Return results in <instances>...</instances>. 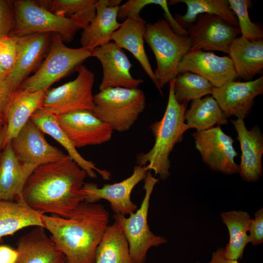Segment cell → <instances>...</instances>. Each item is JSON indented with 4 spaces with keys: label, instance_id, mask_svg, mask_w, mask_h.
Here are the masks:
<instances>
[{
    "label": "cell",
    "instance_id": "cell-1",
    "mask_svg": "<svg viewBox=\"0 0 263 263\" xmlns=\"http://www.w3.org/2000/svg\"><path fill=\"white\" fill-rule=\"evenodd\" d=\"M86 172L67 155L37 166L27 179L21 194L25 203L41 214L68 218L86 199Z\"/></svg>",
    "mask_w": 263,
    "mask_h": 263
},
{
    "label": "cell",
    "instance_id": "cell-2",
    "mask_svg": "<svg viewBox=\"0 0 263 263\" xmlns=\"http://www.w3.org/2000/svg\"><path fill=\"white\" fill-rule=\"evenodd\" d=\"M109 213L99 203L82 202L68 218L42 215L44 228L66 263H95V254L109 225Z\"/></svg>",
    "mask_w": 263,
    "mask_h": 263
},
{
    "label": "cell",
    "instance_id": "cell-3",
    "mask_svg": "<svg viewBox=\"0 0 263 263\" xmlns=\"http://www.w3.org/2000/svg\"><path fill=\"white\" fill-rule=\"evenodd\" d=\"M188 102H179L173 92V79L169 82L168 102L164 114L160 121L152 123L150 128L154 137L152 148L146 153L136 156L137 165H146L148 171L166 180L170 175L169 155L175 145L181 142L188 130L184 114Z\"/></svg>",
    "mask_w": 263,
    "mask_h": 263
},
{
    "label": "cell",
    "instance_id": "cell-4",
    "mask_svg": "<svg viewBox=\"0 0 263 263\" xmlns=\"http://www.w3.org/2000/svg\"><path fill=\"white\" fill-rule=\"evenodd\" d=\"M144 40L152 50L157 63L154 72L160 89L176 76L178 66L189 51L188 36H181L171 29L165 19L147 23Z\"/></svg>",
    "mask_w": 263,
    "mask_h": 263
},
{
    "label": "cell",
    "instance_id": "cell-5",
    "mask_svg": "<svg viewBox=\"0 0 263 263\" xmlns=\"http://www.w3.org/2000/svg\"><path fill=\"white\" fill-rule=\"evenodd\" d=\"M93 113L113 131L126 132L146 106L144 92L138 88H108L94 95Z\"/></svg>",
    "mask_w": 263,
    "mask_h": 263
},
{
    "label": "cell",
    "instance_id": "cell-6",
    "mask_svg": "<svg viewBox=\"0 0 263 263\" xmlns=\"http://www.w3.org/2000/svg\"><path fill=\"white\" fill-rule=\"evenodd\" d=\"M92 50L66 46L60 36L52 34L48 52L35 74L25 79L19 88L30 92L46 91L53 84L68 75L88 58Z\"/></svg>",
    "mask_w": 263,
    "mask_h": 263
},
{
    "label": "cell",
    "instance_id": "cell-7",
    "mask_svg": "<svg viewBox=\"0 0 263 263\" xmlns=\"http://www.w3.org/2000/svg\"><path fill=\"white\" fill-rule=\"evenodd\" d=\"M14 22L10 35L19 37L36 33H56L63 42L71 41L83 29L76 20L56 15L32 0H14Z\"/></svg>",
    "mask_w": 263,
    "mask_h": 263
},
{
    "label": "cell",
    "instance_id": "cell-8",
    "mask_svg": "<svg viewBox=\"0 0 263 263\" xmlns=\"http://www.w3.org/2000/svg\"><path fill=\"white\" fill-rule=\"evenodd\" d=\"M144 197L140 207L129 217L114 214L113 217L121 227L128 242L130 254L133 263H145L149 249L152 246L164 244L167 240L157 236L150 229L148 215L151 195L159 179L148 171L144 179Z\"/></svg>",
    "mask_w": 263,
    "mask_h": 263
},
{
    "label": "cell",
    "instance_id": "cell-9",
    "mask_svg": "<svg viewBox=\"0 0 263 263\" xmlns=\"http://www.w3.org/2000/svg\"><path fill=\"white\" fill-rule=\"evenodd\" d=\"M76 70L74 80L46 91L41 108L56 116L77 110L93 111L94 75L83 65Z\"/></svg>",
    "mask_w": 263,
    "mask_h": 263
},
{
    "label": "cell",
    "instance_id": "cell-10",
    "mask_svg": "<svg viewBox=\"0 0 263 263\" xmlns=\"http://www.w3.org/2000/svg\"><path fill=\"white\" fill-rule=\"evenodd\" d=\"M186 31L191 43L189 51H217L226 54L240 33L239 27L217 15L208 14L198 15Z\"/></svg>",
    "mask_w": 263,
    "mask_h": 263
},
{
    "label": "cell",
    "instance_id": "cell-11",
    "mask_svg": "<svg viewBox=\"0 0 263 263\" xmlns=\"http://www.w3.org/2000/svg\"><path fill=\"white\" fill-rule=\"evenodd\" d=\"M195 147L203 162L213 170L225 174L238 173L239 165L234 161L238 155L232 138L220 126L192 134Z\"/></svg>",
    "mask_w": 263,
    "mask_h": 263
},
{
    "label": "cell",
    "instance_id": "cell-12",
    "mask_svg": "<svg viewBox=\"0 0 263 263\" xmlns=\"http://www.w3.org/2000/svg\"><path fill=\"white\" fill-rule=\"evenodd\" d=\"M56 116L76 149L105 143L112 136V129L92 111L77 110Z\"/></svg>",
    "mask_w": 263,
    "mask_h": 263
},
{
    "label": "cell",
    "instance_id": "cell-13",
    "mask_svg": "<svg viewBox=\"0 0 263 263\" xmlns=\"http://www.w3.org/2000/svg\"><path fill=\"white\" fill-rule=\"evenodd\" d=\"M146 165H136L132 174L125 180L102 188L92 183H85L83 190L86 194L85 201L95 203L101 199L109 201L114 214L130 215L137 209V206L131 200L133 188L144 179L148 171Z\"/></svg>",
    "mask_w": 263,
    "mask_h": 263
},
{
    "label": "cell",
    "instance_id": "cell-14",
    "mask_svg": "<svg viewBox=\"0 0 263 263\" xmlns=\"http://www.w3.org/2000/svg\"><path fill=\"white\" fill-rule=\"evenodd\" d=\"M11 142L20 162L36 167L61 160L67 155L49 144L43 132L30 119Z\"/></svg>",
    "mask_w": 263,
    "mask_h": 263
},
{
    "label": "cell",
    "instance_id": "cell-15",
    "mask_svg": "<svg viewBox=\"0 0 263 263\" xmlns=\"http://www.w3.org/2000/svg\"><path fill=\"white\" fill-rule=\"evenodd\" d=\"M91 56L97 58L103 68V78L99 91L114 87L138 88L144 82L131 74L132 67L122 49L114 42L109 43L92 50Z\"/></svg>",
    "mask_w": 263,
    "mask_h": 263
},
{
    "label": "cell",
    "instance_id": "cell-16",
    "mask_svg": "<svg viewBox=\"0 0 263 263\" xmlns=\"http://www.w3.org/2000/svg\"><path fill=\"white\" fill-rule=\"evenodd\" d=\"M190 72L207 79L214 87L222 86L238 77L229 56L195 50L188 51L179 63L177 75Z\"/></svg>",
    "mask_w": 263,
    "mask_h": 263
},
{
    "label": "cell",
    "instance_id": "cell-17",
    "mask_svg": "<svg viewBox=\"0 0 263 263\" xmlns=\"http://www.w3.org/2000/svg\"><path fill=\"white\" fill-rule=\"evenodd\" d=\"M263 93V76L245 82L230 81L214 87L211 96L217 101L226 118L244 119L249 114L254 98Z\"/></svg>",
    "mask_w": 263,
    "mask_h": 263
},
{
    "label": "cell",
    "instance_id": "cell-18",
    "mask_svg": "<svg viewBox=\"0 0 263 263\" xmlns=\"http://www.w3.org/2000/svg\"><path fill=\"white\" fill-rule=\"evenodd\" d=\"M52 33H36L15 37L17 56L8 78L13 91L19 88L32 72L37 70L49 49Z\"/></svg>",
    "mask_w": 263,
    "mask_h": 263
},
{
    "label": "cell",
    "instance_id": "cell-19",
    "mask_svg": "<svg viewBox=\"0 0 263 263\" xmlns=\"http://www.w3.org/2000/svg\"><path fill=\"white\" fill-rule=\"evenodd\" d=\"M231 121L237 133L242 151L238 173L245 181L255 182L263 173V133L257 125L248 130L244 119Z\"/></svg>",
    "mask_w": 263,
    "mask_h": 263
},
{
    "label": "cell",
    "instance_id": "cell-20",
    "mask_svg": "<svg viewBox=\"0 0 263 263\" xmlns=\"http://www.w3.org/2000/svg\"><path fill=\"white\" fill-rule=\"evenodd\" d=\"M46 91L33 92L18 88L12 92L5 112L6 132L2 147L18 135L33 113L42 108Z\"/></svg>",
    "mask_w": 263,
    "mask_h": 263
},
{
    "label": "cell",
    "instance_id": "cell-21",
    "mask_svg": "<svg viewBox=\"0 0 263 263\" xmlns=\"http://www.w3.org/2000/svg\"><path fill=\"white\" fill-rule=\"evenodd\" d=\"M45 230L35 226L19 239L14 263H66L65 256Z\"/></svg>",
    "mask_w": 263,
    "mask_h": 263
},
{
    "label": "cell",
    "instance_id": "cell-22",
    "mask_svg": "<svg viewBox=\"0 0 263 263\" xmlns=\"http://www.w3.org/2000/svg\"><path fill=\"white\" fill-rule=\"evenodd\" d=\"M147 23L141 17L128 18L121 23L120 27L113 34L111 41H113L118 47L126 49L133 55L159 92L163 95L144 48V35Z\"/></svg>",
    "mask_w": 263,
    "mask_h": 263
},
{
    "label": "cell",
    "instance_id": "cell-23",
    "mask_svg": "<svg viewBox=\"0 0 263 263\" xmlns=\"http://www.w3.org/2000/svg\"><path fill=\"white\" fill-rule=\"evenodd\" d=\"M4 148L0 162V200L16 201L21 197L24 184L37 167L20 162L11 142Z\"/></svg>",
    "mask_w": 263,
    "mask_h": 263
},
{
    "label": "cell",
    "instance_id": "cell-24",
    "mask_svg": "<svg viewBox=\"0 0 263 263\" xmlns=\"http://www.w3.org/2000/svg\"><path fill=\"white\" fill-rule=\"evenodd\" d=\"M30 119L43 133L50 135L60 144L68 152V155L86 172L87 176L96 178L97 172L103 179H110L111 174L109 171L97 168L92 161L85 159L77 151L58 125L56 115L40 108L34 112Z\"/></svg>",
    "mask_w": 263,
    "mask_h": 263
},
{
    "label": "cell",
    "instance_id": "cell-25",
    "mask_svg": "<svg viewBox=\"0 0 263 263\" xmlns=\"http://www.w3.org/2000/svg\"><path fill=\"white\" fill-rule=\"evenodd\" d=\"M119 6H107L105 0H97L95 17L81 34L82 47L93 50L111 41L121 24L117 21Z\"/></svg>",
    "mask_w": 263,
    "mask_h": 263
},
{
    "label": "cell",
    "instance_id": "cell-26",
    "mask_svg": "<svg viewBox=\"0 0 263 263\" xmlns=\"http://www.w3.org/2000/svg\"><path fill=\"white\" fill-rule=\"evenodd\" d=\"M238 77L251 80L263 69V40L237 38L228 51Z\"/></svg>",
    "mask_w": 263,
    "mask_h": 263
},
{
    "label": "cell",
    "instance_id": "cell-27",
    "mask_svg": "<svg viewBox=\"0 0 263 263\" xmlns=\"http://www.w3.org/2000/svg\"><path fill=\"white\" fill-rule=\"evenodd\" d=\"M42 216L31 208L21 197L16 201L0 200V243L3 237L25 227H44Z\"/></svg>",
    "mask_w": 263,
    "mask_h": 263
},
{
    "label": "cell",
    "instance_id": "cell-28",
    "mask_svg": "<svg viewBox=\"0 0 263 263\" xmlns=\"http://www.w3.org/2000/svg\"><path fill=\"white\" fill-rule=\"evenodd\" d=\"M220 217L229 236L224 255L227 259L238 261L243 258L244 248L249 243L247 232L252 218L247 212L235 210L223 211Z\"/></svg>",
    "mask_w": 263,
    "mask_h": 263
},
{
    "label": "cell",
    "instance_id": "cell-29",
    "mask_svg": "<svg viewBox=\"0 0 263 263\" xmlns=\"http://www.w3.org/2000/svg\"><path fill=\"white\" fill-rule=\"evenodd\" d=\"M95 263H133L128 242L116 222L106 228L95 251Z\"/></svg>",
    "mask_w": 263,
    "mask_h": 263
},
{
    "label": "cell",
    "instance_id": "cell-30",
    "mask_svg": "<svg viewBox=\"0 0 263 263\" xmlns=\"http://www.w3.org/2000/svg\"><path fill=\"white\" fill-rule=\"evenodd\" d=\"M187 130L197 132L210 129L215 125H226L228 121L217 101L211 95L192 101L190 108L184 114Z\"/></svg>",
    "mask_w": 263,
    "mask_h": 263
},
{
    "label": "cell",
    "instance_id": "cell-31",
    "mask_svg": "<svg viewBox=\"0 0 263 263\" xmlns=\"http://www.w3.org/2000/svg\"><path fill=\"white\" fill-rule=\"evenodd\" d=\"M183 2L187 10L183 16L177 15L175 19L184 29L195 22L197 17L202 14L216 15L232 24L239 27L236 17L231 10L228 0H172L169 4Z\"/></svg>",
    "mask_w": 263,
    "mask_h": 263
},
{
    "label": "cell",
    "instance_id": "cell-32",
    "mask_svg": "<svg viewBox=\"0 0 263 263\" xmlns=\"http://www.w3.org/2000/svg\"><path fill=\"white\" fill-rule=\"evenodd\" d=\"M37 2L56 15L77 20L83 29L95 17L97 3V0H43Z\"/></svg>",
    "mask_w": 263,
    "mask_h": 263
},
{
    "label": "cell",
    "instance_id": "cell-33",
    "mask_svg": "<svg viewBox=\"0 0 263 263\" xmlns=\"http://www.w3.org/2000/svg\"><path fill=\"white\" fill-rule=\"evenodd\" d=\"M213 88L207 79L190 72L179 74L173 79L174 94L179 102H188L211 94Z\"/></svg>",
    "mask_w": 263,
    "mask_h": 263
},
{
    "label": "cell",
    "instance_id": "cell-34",
    "mask_svg": "<svg viewBox=\"0 0 263 263\" xmlns=\"http://www.w3.org/2000/svg\"><path fill=\"white\" fill-rule=\"evenodd\" d=\"M231 10L238 22L242 37L250 40H260L263 38V30L260 25L253 22L249 16L248 8L251 6L249 0H228Z\"/></svg>",
    "mask_w": 263,
    "mask_h": 263
},
{
    "label": "cell",
    "instance_id": "cell-35",
    "mask_svg": "<svg viewBox=\"0 0 263 263\" xmlns=\"http://www.w3.org/2000/svg\"><path fill=\"white\" fill-rule=\"evenodd\" d=\"M17 56V43L15 36L0 37V63L9 73L13 68Z\"/></svg>",
    "mask_w": 263,
    "mask_h": 263
},
{
    "label": "cell",
    "instance_id": "cell-36",
    "mask_svg": "<svg viewBox=\"0 0 263 263\" xmlns=\"http://www.w3.org/2000/svg\"><path fill=\"white\" fill-rule=\"evenodd\" d=\"M14 0H0V37L10 35L14 22Z\"/></svg>",
    "mask_w": 263,
    "mask_h": 263
},
{
    "label": "cell",
    "instance_id": "cell-37",
    "mask_svg": "<svg viewBox=\"0 0 263 263\" xmlns=\"http://www.w3.org/2000/svg\"><path fill=\"white\" fill-rule=\"evenodd\" d=\"M249 243L253 245H257L263 242V208L257 210L252 218L248 230Z\"/></svg>",
    "mask_w": 263,
    "mask_h": 263
},
{
    "label": "cell",
    "instance_id": "cell-38",
    "mask_svg": "<svg viewBox=\"0 0 263 263\" xmlns=\"http://www.w3.org/2000/svg\"><path fill=\"white\" fill-rule=\"evenodd\" d=\"M7 75L0 76V118L3 120L8 100L13 91Z\"/></svg>",
    "mask_w": 263,
    "mask_h": 263
},
{
    "label": "cell",
    "instance_id": "cell-39",
    "mask_svg": "<svg viewBox=\"0 0 263 263\" xmlns=\"http://www.w3.org/2000/svg\"><path fill=\"white\" fill-rule=\"evenodd\" d=\"M18 255L17 249L5 245H0V263H14Z\"/></svg>",
    "mask_w": 263,
    "mask_h": 263
},
{
    "label": "cell",
    "instance_id": "cell-40",
    "mask_svg": "<svg viewBox=\"0 0 263 263\" xmlns=\"http://www.w3.org/2000/svg\"><path fill=\"white\" fill-rule=\"evenodd\" d=\"M208 263H239L237 260L227 259L224 255V248L219 247L213 252L210 261Z\"/></svg>",
    "mask_w": 263,
    "mask_h": 263
},
{
    "label": "cell",
    "instance_id": "cell-41",
    "mask_svg": "<svg viewBox=\"0 0 263 263\" xmlns=\"http://www.w3.org/2000/svg\"><path fill=\"white\" fill-rule=\"evenodd\" d=\"M6 132V125H3V123L0 125V151L2 147L3 143L5 139Z\"/></svg>",
    "mask_w": 263,
    "mask_h": 263
},
{
    "label": "cell",
    "instance_id": "cell-42",
    "mask_svg": "<svg viewBox=\"0 0 263 263\" xmlns=\"http://www.w3.org/2000/svg\"><path fill=\"white\" fill-rule=\"evenodd\" d=\"M9 73L6 71L0 63V76L6 75Z\"/></svg>",
    "mask_w": 263,
    "mask_h": 263
},
{
    "label": "cell",
    "instance_id": "cell-43",
    "mask_svg": "<svg viewBox=\"0 0 263 263\" xmlns=\"http://www.w3.org/2000/svg\"><path fill=\"white\" fill-rule=\"evenodd\" d=\"M3 119L0 118V125L3 123Z\"/></svg>",
    "mask_w": 263,
    "mask_h": 263
},
{
    "label": "cell",
    "instance_id": "cell-44",
    "mask_svg": "<svg viewBox=\"0 0 263 263\" xmlns=\"http://www.w3.org/2000/svg\"><path fill=\"white\" fill-rule=\"evenodd\" d=\"M196 263H200V262H197Z\"/></svg>",
    "mask_w": 263,
    "mask_h": 263
}]
</instances>
